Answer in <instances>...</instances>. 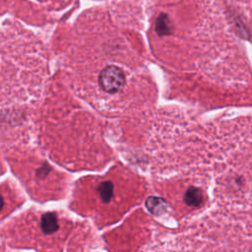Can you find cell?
Masks as SVG:
<instances>
[{
    "mask_svg": "<svg viewBox=\"0 0 252 252\" xmlns=\"http://www.w3.org/2000/svg\"><path fill=\"white\" fill-rule=\"evenodd\" d=\"M126 83L124 71L116 65H108L104 67L98 76V84L103 92L107 94H115L119 92Z\"/></svg>",
    "mask_w": 252,
    "mask_h": 252,
    "instance_id": "cell-1",
    "label": "cell"
},
{
    "mask_svg": "<svg viewBox=\"0 0 252 252\" xmlns=\"http://www.w3.org/2000/svg\"><path fill=\"white\" fill-rule=\"evenodd\" d=\"M183 200L189 207H199L204 200V195L201 189L197 187H190L184 194Z\"/></svg>",
    "mask_w": 252,
    "mask_h": 252,
    "instance_id": "cell-3",
    "label": "cell"
},
{
    "mask_svg": "<svg viewBox=\"0 0 252 252\" xmlns=\"http://www.w3.org/2000/svg\"><path fill=\"white\" fill-rule=\"evenodd\" d=\"M100 199L104 203H108L113 197V184L110 181H103L97 188Z\"/></svg>",
    "mask_w": 252,
    "mask_h": 252,
    "instance_id": "cell-5",
    "label": "cell"
},
{
    "mask_svg": "<svg viewBox=\"0 0 252 252\" xmlns=\"http://www.w3.org/2000/svg\"><path fill=\"white\" fill-rule=\"evenodd\" d=\"M166 202L159 197H150L147 199L146 201V207L148 208V210L156 216H158L162 213L165 212L166 210Z\"/></svg>",
    "mask_w": 252,
    "mask_h": 252,
    "instance_id": "cell-4",
    "label": "cell"
},
{
    "mask_svg": "<svg viewBox=\"0 0 252 252\" xmlns=\"http://www.w3.org/2000/svg\"><path fill=\"white\" fill-rule=\"evenodd\" d=\"M40 227L41 230L46 234H52L56 232L59 228V223L56 215L53 213H46L42 215L40 220Z\"/></svg>",
    "mask_w": 252,
    "mask_h": 252,
    "instance_id": "cell-2",
    "label": "cell"
}]
</instances>
